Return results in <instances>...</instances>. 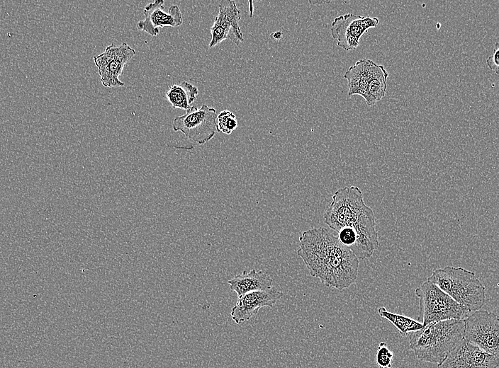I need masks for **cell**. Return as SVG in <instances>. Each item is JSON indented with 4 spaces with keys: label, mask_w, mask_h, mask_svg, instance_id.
I'll return each instance as SVG.
<instances>
[{
    "label": "cell",
    "mask_w": 499,
    "mask_h": 368,
    "mask_svg": "<svg viewBox=\"0 0 499 368\" xmlns=\"http://www.w3.org/2000/svg\"><path fill=\"white\" fill-rule=\"evenodd\" d=\"M297 254L310 275L328 287L342 290L357 281L359 259L325 227L302 232Z\"/></svg>",
    "instance_id": "cell-1"
},
{
    "label": "cell",
    "mask_w": 499,
    "mask_h": 368,
    "mask_svg": "<svg viewBox=\"0 0 499 368\" xmlns=\"http://www.w3.org/2000/svg\"><path fill=\"white\" fill-rule=\"evenodd\" d=\"M323 219L335 231L342 228L356 231L359 241L355 255L359 260L369 258L379 246L374 212L364 202L363 193L357 186L338 189L324 212Z\"/></svg>",
    "instance_id": "cell-2"
},
{
    "label": "cell",
    "mask_w": 499,
    "mask_h": 368,
    "mask_svg": "<svg viewBox=\"0 0 499 368\" xmlns=\"http://www.w3.org/2000/svg\"><path fill=\"white\" fill-rule=\"evenodd\" d=\"M464 320L431 323L410 333V348L419 360L438 364L464 339Z\"/></svg>",
    "instance_id": "cell-3"
},
{
    "label": "cell",
    "mask_w": 499,
    "mask_h": 368,
    "mask_svg": "<svg viewBox=\"0 0 499 368\" xmlns=\"http://www.w3.org/2000/svg\"><path fill=\"white\" fill-rule=\"evenodd\" d=\"M427 280L470 311L481 309L485 304V287L474 272L462 267L437 268Z\"/></svg>",
    "instance_id": "cell-4"
},
{
    "label": "cell",
    "mask_w": 499,
    "mask_h": 368,
    "mask_svg": "<svg viewBox=\"0 0 499 368\" xmlns=\"http://www.w3.org/2000/svg\"><path fill=\"white\" fill-rule=\"evenodd\" d=\"M415 294L419 299L423 326L449 319L464 320L470 314V310L427 280L415 289Z\"/></svg>",
    "instance_id": "cell-5"
},
{
    "label": "cell",
    "mask_w": 499,
    "mask_h": 368,
    "mask_svg": "<svg viewBox=\"0 0 499 368\" xmlns=\"http://www.w3.org/2000/svg\"><path fill=\"white\" fill-rule=\"evenodd\" d=\"M216 119L215 108L206 104L200 108L193 105L183 115L174 117L172 128L175 132H181L193 142L203 144L210 141L218 131Z\"/></svg>",
    "instance_id": "cell-6"
},
{
    "label": "cell",
    "mask_w": 499,
    "mask_h": 368,
    "mask_svg": "<svg viewBox=\"0 0 499 368\" xmlns=\"http://www.w3.org/2000/svg\"><path fill=\"white\" fill-rule=\"evenodd\" d=\"M464 339L484 352L498 355V316L486 310L475 311L464 320Z\"/></svg>",
    "instance_id": "cell-7"
},
{
    "label": "cell",
    "mask_w": 499,
    "mask_h": 368,
    "mask_svg": "<svg viewBox=\"0 0 499 368\" xmlns=\"http://www.w3.org/2000/svg\"><path fill=\"white\" fill-rule=\"evenodd\" d=\"M135 54V50L126 42L120 45L111 44L101 54L94 57L100 80L107 88L123 86L119 79L125 65Z\"/></svg>",
    "instance_id": "cell-8"
},
{
    "label": "cell",
    "mask_w": 499,
    "mask_h": 368,
    "mask_svg": "<svg viewBox=\"0 0 499 368\" xmlns=\"http://www.w3.org/2000/svg\"><path fill=\"white\" fill-rule=\"evenodd\" d=\"M379 23L376 17L346 13L336 17L331 24L330 33L339 47L346 51L357 48L361 37Z\"/></svg>",
    "instance_id": "cell-9"
},
{
    "label": "cell",
    "mask_w": 499,
    "mask_h": 368,
    "mask_svg": "<svg viewBox=\"0 0 499 368\" xmlns=\"http://www.w3.org/2000/svg\"><path fill=\"white\" fill-rule=\"evenodd\" d=\"M498 355L487 353L462 339L437 364V368H497Z\"/></svg>",
    "instance_id": "cell-10"
},
{
    "label": "cell",
    "mask_w": 499,
    "mask_h": 368,
    "mask_svg": "<svg viewBox=\"0 0 499 368\" xmlns=\"http://www.w3.org/2000/svg\"><path fill=\"white\" fill-rule=\"evenodd\" d=\"M240 19V11L235 1H220L219 12L211 28V40L209 47H215L226 39L230 40L236 45L242 42L244 38L239 25Z\"/></svg>",
    "instance_id": "cell-11"
},
{
    "label": "cell",
    "mask_w": 499,
    "mask_h": 368,
    "mask_svg": "<svg viewBox=\"0 0 499 368\" xmlns=\"http://www.w3.org/2000/svg\"><path fill=\"white\" fill-rule=\"evenodd\" d=\"M283 297V292L275 287L248 292L240 297L232 308L230 316L237 324L251 319L263 307H273Z\"/></svg>",
    "instance_id": "cell-12"
},
{
    "label": "cell",
    "mask_w": 499,
    "mask_h": 368,
    "mask_svg": "<svg viewBox=\"0 0 499 368\" xmlns=\"http://www.w3.org/2000/svg\"><path fill=\"white\" fill-rule=\"evenodd\" d=\"M164 1L155 0L147 4L143 9L145 19L137 23V28L152 36L159 33V28L178 27L183 23V16L177 5L171 6L168 11H164Z\"/></svg>",
    "instance_id": "cell-13"
},
{
    "label": "cell",
    "mask_w": 499,
    "mask_h": 368,
    "mask_svg": "<svg viewBox=\"0 0 499 368\" xmlns=\"http://www.w3.org/2000/svg\"><path fill=\"white\" fill-rule=\"evenodd\" d=\"M380 67L368 59H360L351 66L344 74L348 82V96L359 95L363 97L370 81Z\"/></svg>",
    "instance_id": "cell-14"
},
{
    "label": "cell",
    "mask_w": 499,
    "mask_h": 368,
    "mask_svg": "<svg viewBox=\"0 0 499 368\" xmlns=\"http://www.w3.org/2000/svg\"><path fill=\"white\" fill-rule=\"evenodd\" d=\"M230 289L238 297L254 291L264 290L272 287L273 280L263 270L252 269L243 271L228 281Z\"/></svg>",
    "instance_id": "cell-15"
},
{
    "label": "cell",
    "mask_w": 499,
    "mask_h": 368,
    "mask_svg": "<svg viewBox=\"0 0 499 368\" xmlns=\"http://www.w3.org/2000/svg\"><path fill=\"white\" fill-rule=\"evenodd\" d=\"M198 93L196 86L183 81L174 84L166 92V96L174 108L188 110Z\"/></svg>",
    "instance_id": "cell-16"
},
{
    "label": "cell",
    "mask_w": 499,
    "mask_h": 368,
    "mask_svg": "<svg viewBox=\"0 0 499 368\" xmlns=\"http://www.w3.org/2000/svg\"><path fill=\"white\" fill-rule=\"evenodd\" d=\"M388 77V73L384 67L381 65L378 71L370 81L363 96L368 106H373L384 97L387 89Z\"/></svg>",
    "instance_id": "cell-17"
},
{
    "label": "cell",
    "mask_w": 499,
    "mask_h": 368,
    "mask_svg": "<svg viewBox=\"0 0 499 368\" xmlns=\"http://www.w3.org/2000/svg\"><path fill=\"white\" fill-rule=\"evenodd\" d=\"M379 315L389 321L398 330L403 336L408 333L420 330L424 327L423 324L408 316L398 314L391 313L384 307L378 308Z\"/></svg>",
    "instance_id": "cell-18"
},
{
    "label": "cell",
    "mask_w": 499,
    "mask_h": 368,
    "mask_svg": "<svg viewBox=\"0 0 499 368\" xmlns=\"http://www.w3.org/2000/svg\"><path fill=\"white\" fill-rule=\"evenodd\" d=\"M218 132L230 134L237 127V121L234 113L229 110H223L217 115Z\"/></svg>",
    "instance_id": "cell-19"
},
{
    "label": "cell",
    "mask_w": 499,
    "mask_h": 368,
    "mask_svg": "<svg viewBox=\"0 0 499 368\" xmlns=\"http://www.w3.org/2000/svg\"><path fill=\"white\" fill-rule=\"evenodd\" d=\"M393 353L385 342L379 344L376 354V362L379 368H391Z\"/></svg>",
    "instance_id": "cell-20"
},
{
    "label": "cell",
    "mask_w": 499,
    "mask_h": 368,
    "mask_svg": "<svg viewBox=\"0 0 499 368\" xmlns=\"http://www.w3.org/2000/svg\"><path fill=\"white\" fill-rule=\"evenodd\" d=\"M498 57H499V44H498V42H496L495 45L493 53L490 56H489L486 59L487 66L495 74H499Z\"/></svg>",
    "instance_id": "cell-21"
},
{
    "label": "cell",
    "mask_w": 499,
    "mask_h": 368,
    "mask_svg": "<svg viewBox=\"0 0 499 368\" xmlns=\"http://www.w3.org/2000/svg\"><path fill=\"white\" fill-rule=\"evenodd\" d=\"M271 37L276 40H279L282 38V33L280 31H277L271 33Z\"/></svg>",
    "instance_id": "cell-22"
}]
</instances>
